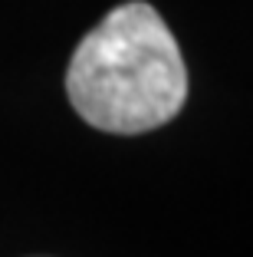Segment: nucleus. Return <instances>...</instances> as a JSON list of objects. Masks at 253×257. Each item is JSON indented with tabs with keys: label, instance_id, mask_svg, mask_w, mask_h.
Masks as SVG:
<instances>
[{
	"label": "nucleus",
	"instance_id": "nucleus-1",
	"mask_svg": "<svg viewBox=\"0 0 253 257\" xmlns=\"http://www.w3.org/2000/svg\"><path fill=\"white\" fill-rule=\"evenodd\" d=\"M66 92L92 128L112 136L161 128L187 99L178 40L151 4H122L79 40L66 69Z\"/></svg>",
	"mask_w": 253,
	"mask_h": 257
}]
</instances>
